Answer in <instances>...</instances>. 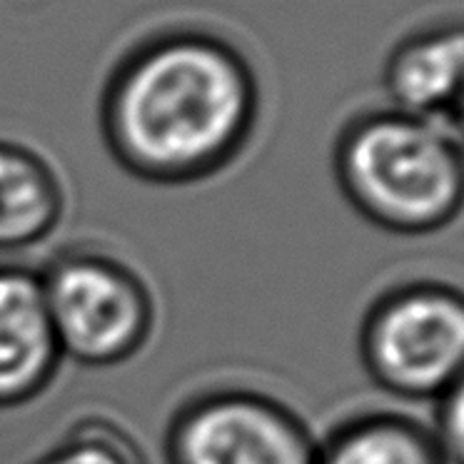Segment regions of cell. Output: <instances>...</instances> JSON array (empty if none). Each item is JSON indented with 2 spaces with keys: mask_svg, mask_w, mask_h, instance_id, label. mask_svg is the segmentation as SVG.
<instances>
[{
  "mask_svg": "<svg viewBox=\"0 0 464 464\" xmlns=\"http://www.w3.org/2000/svg\"><path fill=\"white\" fill-rule=\"evenodd\" d=\"M314 464H450L430 427L397 412H364L320 440Z\"/></svg>",
  "mask_w": 464,
  "mask_h": 464,
  "instance_id": "9c48e42d",
  "label": "cell"
},
{
  "mask_svg": "<svg viewBox=\"0 0 464 464\" xmlns=\"http://www.w3.org/2000/svg\"><path fill=\"white\" fill-rule=\"evenodd\" d=\"M360 360L384 392L440 400L464 370V293L427 280L384 293L364 314Z\"/></svg>",
  "mask_w": 464,
  "mask_h": 464,
  "instance_id": "277c9868",
  "label": "cell"
},
{
  "mask_svg": "<svg viewBox=\"0 0 464 464\" xmlns=\"http://www.w3.org/2000/svg\"><path fill=\"white\" fill-rule=\"evenodd\" d=\"M61 364L41 275L0 265V410L35 402L51 390Z\"/></svg>",
  "mask_w": 464,
  "mask_h": 464,
  "instance_id": "8992f818",
  "label": "cell"
},
{
  "mask_svg": "<svg viewBox=\"0 0 464 464\" xmlns=\"http://www.w3.org/2000/svg\"><path fill=\"white\" fill-rule=\"evenodd\" d=\"M38 275L63 360L105 370L148 350L158 330V300L128 260L78 245Z\"/></svg>",
  "mask_w": 464,
  "mask_h": 464,
  "instance_id": "3957f363",
  "label": "cell"
},
{
  "mask_svg": "<svg viewBox=\"0 0 464 464\" xmlns=\"http://www.w3.org/2000/svg\"><path fill=\"white\" fill-rule=\"evenodd\" d=\"M434 437L450 464H464V370L437 400Z\"/></svg>",
  "mask_w": 464,
  "mask_h": 464,
  "instance_id": "8fae6325",
  "label": "cell"
},
{
  "mask_svg": "<svg viewBox=\"0 0 464 464\" xmlns=\"http://www.w3.org/2000/svg\"><path fill=\"white\" fill-rule=\"evenodd\" d=\"M454 121H457V128H459V135H462L459 140H462L464 145V102L459 105V111H457V115H454Z\"/></svg>",
  "mask_w": 464,
  "mask_h": 464,
  "instance_id": "7c38bea8",
  "label": "cell"
},
{
  "mask_svg": "<svg viewBox=\"0 0 464 464\" xmlns=\"http://www.w3.org/2000/svg\"><path fill=\"white\" fill-rule=\"evenodd\" d=\"M344 200L380 230L432 235L464 212V145L442 122L407 112H364L334 142Z\"/></svg>",
  "mask_w": 464,
  "mask_h": 464,
  "instance_id": "7a4b0ae2",
  "label": "cell"
},
{
  "mask_svg": "<svg viewBox=\"0 0 464 464\" xmlns=\"http://www.w3.org/2000/svg\"><path fill=\"white\" fill-rule=\"evenodd\" d=\"M68 192L43 152L0 138V253H25L61 227Z\"/></svg>",
  "mask_w": 464,
  "mask_h": 464,
  "instance_id": "ba28073f",
  "label": "cell"
},
{
  "mask_svg": "<svg viewBox=\"0 0 464 464\" xmlns=\"http://www.w3.org/2000/svg\"><path fill=\"white\" fill-rule=\"evenodd\" d=\"M384 88L394 111L442 122L464 102V23L414 33L387 58Z\"/></svg>",
  "mask_w": 464,
  "mask_h": 464,
  "instance_id": "52a82bcc",
  "label": "cell"
},
{
  "mask_svg": "<svg viewBox=\"0 0 464 464\" xmlns=\"http://www.w3.org/2000/svg\"><path fill=\"white\" fill-rule=\"evenodd\" d=\"M257 115L260 88L243 53L208 33H170L115 68L101 132L135 180L180 188L227 170L253 140Z\"/></svg>",
  "mask_w": 464,
  "mask_h": 464,
  "instance_id": "6da1fadb",
  "label": "cell"
},
{
  "mask_svg": "<svg viewBox=\"0 0 464 464\" xmlns=\"http://www.w3.org/2000/svg\"><path fill=\"white\" fill-rule=\"evenodd\" d=\"M320 440L290 404L247 387H215L172 412L165 464H314Z\"/></svg>",
  "mask_w": 464,
  "mask_h": 464,
  "instance_id": "5b68a950",
  "label": "cell"
},
{
  "mask_svg": "<svg viewBox=\"0 0 464 464\" xmlns=\"http://www.w3.org/2000/svg\"><path fill=\"white\" fill-rule=\"evenodd\" d=\"M31 464H150L121 422L101 414L81 417Z\"/></svg>",
  "mask_w": 464,
  "mask_h": 464,
  "instance_id": "30bf717a",
  "label": "cell"
}]
</instances>
